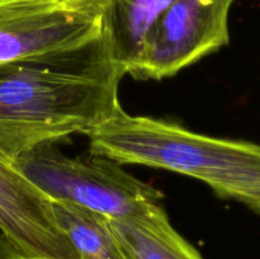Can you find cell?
Returning <instances> with one entry per match:
<instances>
[{
	"mask_svg": "<svg viewBox=\"0 0 260 259\" xmlns=\"http://www.w3.org/2000/svg\"><path fill=\"white\" fill-rule=\"evenodd\" d=\"M12 164L51 201L71 203L109 220H139L165 211L160 190L107 157L74 159L53 145H43Z\"/></svg>",
	"mask_w": 260,
	"mask_h": 259,
	"instance_id": "obj_3",
	"label": "cell"
},
{
	"mask_svg": "<svg viewBox=\"0 0 260 259\" xmlns=\"http://www.w3.org/2000/svg\"><path fill=\"white\" fill-rule=\"evenodd\" d=\"M90 155L118 164L169 170L201 180L222 198L243 203L260 182V145L207 136L121 108L86 134Z\"/></svg>",
	"mask_w": 260,
	"mask_h": 259,
	"instance_id": "obj_2",
	"label": "cell"
},
{
	"mask_svg": "<svg viewBox=\"0 0 260 259\" xmlns=\"http://www.w3.org/2000/svg\"><path fill=\"white\" fill-rule=\"evenodd\" d=\"M235 0H175L147 35L132 69L139 80L172 78L230 42L229 15Z\"/></svg>",
	"mask_w": 260,
	"mask_h": 259,
	"instance_id": "obj_5",
	"label": "cell"
},
{
	"mask_svg": "<svg viewBox=\"0 0 260 259\" xmlns=\"http://www.w3.org/2000/svg\"><path fill=\"white\" fill-rule=\"evenodd\" d=\"M175 0H103V36L124 75L136 65L145 40Z\"/></svg>",
	"mask_w": 260,
	"mask_h": 259,
	"instance_id": "obj_7",
	"label": "cell"
},
{
	"mask_svg": "<svg viewBox=\"0 0 260 259\" xmlns=\"http://www.w3.org/2000/svg\"><path fill=\"white\" fill-rule=\"evenodd\" d=\"M131 259H203L170 223L167 212L139 220H109Z\"/></svg>",
	"mask_w": 260,
	"mask_h": 259,
	"instance_id": "obj_8",
	"label": "cell"
},
{
	"mask_svg": "<svg viewBox=\"0 0 260 259\" xmlns=\"http://www.w3.org/2000/svg\"><path fill=\"white\" fill-rule=\"evenodd\" d=\"M103 36V0H0V66L56 55Z\"/></svg>",
	"mask_w": 260,
	"mask_h": 259,
	"instance_id": "obj_4",
	"label": "cell"
},
{
	"mask_svg": "<svg viewBox=\"0 0 260 259\" xmlns=\"http://www.w3.org/2000/svg\"><path fill=\"white\" fill-rule=\"evenodd\" d=\"M243 203L255 212L260 213V182L251 188Z\"/></svg>",
	"mask_w": 260,
	"mask_h": 259,
	"instance_id": "obj_11",
	"label": "cell"
},
{
	"mask_svg": "<svg viewBox=\"0 0 260 259\" xmlns=\"http://www.w3.org/2000/svg\"><path fill=\"white\" fill-rule=\"evenodd\" d=\"M0 231L24 259H80L52 201L0 155Z\"/></svg>",
	"mask_w": 260,
	"mask_h": 259,
	"instance_id": "obj_6",
	"label": "cell"
},
{
	"mask_svg": "<svg viewBox=\"0 0 260 259\" xmlns=\"http://www.w3.org/2000/svg\"><path fill=\"white\" fill-rule=\"evenodd\" d=\"M123 76L104 36L68 52L2 65L0 155L13 160L101 126L121 108Z\"/></svg>",
	"mask_w": 260,
	"mask_h": 259,
	"instance_id": "obj_1",
	"label": "cell"
},
{
	"mask_svg": "<svg viewBox=\"0 0 260 259\" xmlns=\"http://www.w3.org/2000/svg\"><path fill=\"white\" fill-rule=\"evenodd\" d=\"M0 259H24L0 231Z\"/></svg>",
	"mask_w": 260,
	"mask_h": 259,
	"instance_id": "obj_10",
	"label": "cell"
},
{
	"mask_svg": "<svg viewBox=\"0 0 260 259\" xmlns=\"http://www.w3.org/2000/svg\"><path fill=\"white\" fill-rule=\"evenodd\" d=\"M52 208L80 259H131L108 217L66 202L52 201Z\"/></svg>",
	"mask_w": 260,
	"mask_h": 259,
	"instance_id": "obj_9",
	"label": "cell"
}]
</instances>
